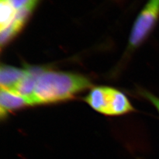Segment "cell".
<instances>
[{"mask_svg":"<svg viewBox=\"0 0 159 159\" xmlns=\"http://www.w3.org/2000/svg\"><path fill=\"white\" fill-rule=\"evenodd\" d=\"M27 68L21 69L2 64L0 68V85L1 89L13 92L26 76Z\"/></svg>","mask_w":159,"mask_h":159,"instance_id":"cell-5","label":"cell"},{"mask_svg":"<svg viewBox=\"0 0 159 159\" xmlns=\"http://www.w3.org/2000/svg\"><path fill=\"white\" fill-rule=\"evenodd\" d=\"M141 95L147 99L148 101L150 102L155 107L159 113V98L146 90H142L141 92Z\"/></svg>","mask_w":159,"mask_h":159,"instance_id":"cell-9","label":"cell"},{"mask_svg":"<svg viewBox=\"0 0 159 159\" xmlns=\"http://www.w3.org/2000/svg\"><path fill=\"white\" fill-rule=\"evenodd\" d=\"M93 109L107 116H119L134 110L125 95L109 87L92 89L84 99Z\"/></svg>","mask_w":159,"mask_h":159,"instance_id":"cell-2","label":"cell"},{"mask_svg":"<svg viewBox=\"0 0 159 159\" xmlns=\"http://www.w3.org/2000/svg\"><path fill=\"white\" fill-rule=\"evenodd\" d=\"M91 86L83 76L43 68L37 77L32 101L35 106L67 100Z\"/></svg>","mask_w":159,"mask_h":159,"instance_id":"cell-1","label":"cell"},{"mask_svg":"<svg viewBox=\"0 0 159 159\" xmlns=\"http://www.w3.org/2000/svg\"><path fill=\"white\" fill-rule=\"evenodd\" d=\"M159 19V0H149L133 25L129 38L131 48L139 47L145 41Z\"/></svg>","mask_w":159,"mask_h":159,"instance_id":"cell-3","label":"cell"},{"mask_svg":"<svg viewBox=\"0 0 159 159\" xmlns=\"http://www.w3.org/2000/svg\"><path fill=\"white\" fill-rule=\"evenodd\" d=\"M10 3L17 11L27 9L33 11L39 0H9Z\"/></svg>","mask_w":159,"mask_h":159,"instance_id":"cell-8","label":"cell"},{"mask_svg":"<svg viewBox=\"0 0 159 159\" xmlns=\"http://www.w3.org/2000/svg\"><path fill=\"white\" fill-rule=\"evenodd\" d=\"M32 13V11L27 9L20 10L17 11L16 16L12 22L6 28L2 30L0 34V43L2 48L7 44L11 40L17 35L20 32L23 27L26 23L29 17Z\"/></svg>","mask_w":159,"mask_h":159,"instance_id":"cell-6","label":"cell"},{"mask_svg":"<svg viewBox=\"0 0 159 159\" xmlns=\"http://www.w3.org/2000/svg\"><path fill=\"white\" fill-rule=\"evenodd\" d=\"M32 102L29 98L19 94L1 89L0 93V116L6 117L13 111L27 106H33Z\"/></svg>","mask_w":159,"mask_h":159,"instance_id":"cell-4","label":"cell"},{"mask_svg":"<svg viewBox=\"0 0 159 159\" xmlns=\"http://www.w3.org/2000/svg\"><path fill=\"white\" fill-rule=\"evenodd\" d=\"M0 31H2L12 22L17 11L9 0H0Z\"/></svg>","mask_w":159,"mask_h":159,"instance_id":"cell-7","label":"cell"}]
</instances>
